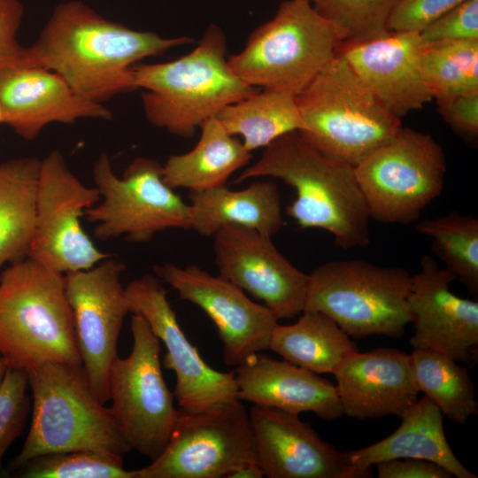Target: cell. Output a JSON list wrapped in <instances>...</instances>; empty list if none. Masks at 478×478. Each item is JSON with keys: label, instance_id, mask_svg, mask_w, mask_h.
<instances>
[{"label": "cell", "instance_id": "8d00e7d4", "mask_svg": "<svg viewBox=\"0 0 478 478\" xmlns=\"http://www.w3.org/2000/svg\"><path fill=\"white\" fill-rule=\"evenodd\" d=\"M466 0H397L388 19L389 32H420Z\"/></svg>", "mask_w": 478, "mask_h": 478}, {"label": "cell", "instance_id": "52a82bcc", "mask_svg": "<svg viewBox=\"0 0 478 478\" xmlns=\"http://www.w3.org/2000/svg\"><path fill=\"white\" fill-rule=\"evenodd\" d=\"M340 47L335 27L311 3L287 0L227 62L248 85L297 96Z\"/></svg>", "mask_w": 478, "mask_h": 478}, {"label": "cell", "instance_id": "6da1fadb", "mask_svg": "<svg viewBox=\"0 0 478 478\" xmlns=\"http://www.w3.org/2000/svg\"><path fill=\"white\" fill-rule=\"evenodd\" d=\"M193 39L164 38L106 19L79 1L58 4L16 62L60 75L80 96L101 103L136 89L133 67Z\"/></svg>", "mask_w": 478, "mask_h": 478}, {"label": "cell", "instance_id": "7a4b0ae2", "mask_svg": "<svg viewBox=\"0 0 478 478\" xmlns=\"http://www.w3.org/2000/svg\"><path fill=\"white\" fill-rule=\"evenodd\" d=\"M264 176L295 189L286 214L302 228L326 230L343 249L368 245L371 218L353 166L320 151L293 131L267 145L235 182Z\"/></svg>", "mask_w": 478, "mask_h": 478}, {"label": "cell", "instance_id": "277c9868", "mask_svg": "<svg viewBox=\"0 0 478 478\" xmlns=\"http://www.w3.org/2000/svg\"><path fill=\"white\" fill-rule=\"evenodd\" d=\"M0 355L8 368L27 372L81 365L64 274L28 257L0 272Z\"/></svg>", "mask_w": 478, "mask_h": 478}, {"label": "cell", "instance_id": "ffe728a7", "mask_svg": "<svg viewBox=\"0 0 478 478\" xmlns=\"http://www.w3.org/2000/svg\"><path fill=\"white\" fill-rule=\"evenodd\" d=\"M0 106L4 124L28 141L50 123L112 118L107 107L78 95L58 73L16 61L0 66Z\"/></svg>", "mask_w": 478, "mask_h": 478}, {"label": "cell", "instance_id": "44dd1931", "mask_svg": "<svg viewBox=\"0 0 478 478\" xmlns=\"http://www.w3.org/2000/svg\"><path fill=\"white\" fill-rule=\"evenodd\" d=\"M333 374L343 415L352 419L400 418L419 399L410 356L396 348L354 351Z\"/></svg>", "mask_w": 478, "mask_h": 478}, {"label": "cell", "instance_id": "ba28073f", "mask_svg": "<svg viewBox=\"0 0 478 478\" xmlns=\"http://www.w3.org/2000/svg\"><path fill=\"white\" fill-rule=\"evenodd\" d=\"M412 275L401 267L363 260L326 262L308 274L304 311H319L351 337H401L413 316Z\"/></svg>", "mask_w": 478, "mask_h": 478}, {"label": "cell", "instance_id": "d590c367", "mask_svg": "<svg viewBox=\"0 0 478 478\" xmlns=\"http://www.w3.org/2000/svg\"><path fill=\"white\" fill-rule=\"evenodd\" d=\"M420 33L424 44L478 40V0H466Z\"/></svg>", "mask_w": 478, "mask_h": 478}, {"label": "cell", "instance_id": "4dcf8cb0", "mask_svg": "<svg viewBox=\"0 0 478 478\" xmlns=\"http://www.w3.org/2000/svg\"><path fill=\"white\" fill-rule=\"evenodd\" d=\"M420 71L437 104L478 91V40L425 44Z\"/></svg>", "mask_w": 478, "mask_h": 478}, {"label": "cell", "instance_id": "74e56055", "mask_svg": "<svg viewBox=\"0 0 478 478\" xmlns=\"http://www.w3.org/2000/svg\"><path fill=\"white\" fill-rule=\"evenodd\" d=\"M446 122L459 134L474 137L478 134V91L459 95L439 104Z\"/></svg>", "mask_w": 478, "mask_h": 478}, {"label": "cell", "instance_id": "5b68a950", "mask_svg": "<svg viewBox=\"0 0 478 478\" xmlns=\"http://www.w3.org/2000/svg\"><path fill=\"white\" fill-rule=\"evenodd\" d=\"M27 373L32 420L9 471L51 452L95 451L124 457L132 451L110 407L91 390L81 365L47 363Z\"/></svg>", "mask_w": 478, "mask_h": 478}, {"label": "cell", "instance_id": "5bb4252c", "mask_svg": "<svg viewBox=\"0 0 478 478\" xmlns=\"http://www.w3.org/2000/svg\"><path fill=\"white\" fill-rule=\"evenodd\" d=\"M125 268L112 254L89 269L65 274L81 366L91 390L103 404L109 401V371L118 357L124 319L130 312L121 283Z\"/></svg>", "mask_w": 478, "mask_h": 478}, {"label": "cell", "instance_id": "ee69618b", "mask_svg": "<svg viewBox=\"0 0 478 478\" xmlns=\"http://www.w3.org/2000/svg\"><path fill=\"white\" fill-rule=\"evenodd\" d=\"M303 1H306V2H309V3L314 4H316V3H318V2H320V1H321V0H303Z\"/></svg>", "mask_w": 478, "mask_h": 478}, {"label": "cell", "instance_id": "7bdbcfd3", "mask_svg": "<svg viewBox=\"0 0 478 478\" xmlns=\"http://www.w3.org/2000/svg\"><path fill=\"white\" fill-rule=\"evenodd\" d=\"M1 123H4V115H3V112H2V109H1V106H0V124Z\"/></svg>", "mask_w": 478, "mask_h": 478}, {"label": "cell", "instance_id": "603a6c76", "mask_svg": "<svg viewBox=\"0 0 478 478\" xmlns=\"http://www.w3.org/2000/svg\"><path fill=\"white\" fill-rule=\"evenodd\" d=\"M234 372L240 401L298 415L313 412L324 420L343 415L335 385L285 359L259 352Z\"/></svg>", "mask_w": 478, "mask_h": 478}, {"label": "cell", "instance_id": "7c38bea8", "mask_svg": "<svg viewBox=\"0 0 478 478\" xmlns=\"http://www.w3.org/2000/svg\"><path fill=\"white\" fill-rule=\"evenodd\" d=\"M99 200L96 188L84 185L59 151L50 152L41 160L27 257L65 275L89 269L112 255L96 248L81 222Z\"/></svg>", "mask_w": 478, "mask_h": 478}, {"label": "cell", "instance_id": "9a60e30c", "mask_svg": "<svg viewBox=\"0 0 478 478\" xmlns=\"http://www.w3.org/2000/svg\"><path fill=\"white\" fill-rule=\"evenodd\" d=\"M125 289L130 312L140 314L166 349L162 362L175 374L173 395L181 409L212 412L239 400L235 372L215 370L201 358L181 330L157 275L143 274Z\"/></svg>", "mask_w": 478, "mask_h": 478}, {"label": "cell", "instance_id": "60d3db41", "mask_svg": "<svg viewBox=\"0 0 478 478\" xmlns=\"http://www.w3.org/2000/svg\"><path fill=\"white\" fill-rule=\"evenodd\" d=\"M263 471L257 461H248L233 472L228 474L226 478H262Z\"/></svg>", "mask_w": 478, "mask_h": 478}, {"label": "cell", "instance_id": "2e32d148", "mask_svg": "<svg viewBox=\"0 0 478 478\" xmlns=\"http://www.w3.org/2000/svg\"><path fill=\"white\" fill-rule=\"evenodd\" d=\"M153 271L181 299L201 308L213 321L223 345L225 365L237 366L269 348L278 320L235 283L196 265L181 267L166 262L154 266Z\"/></svg>", "mask_w": 478, "mask_h": 478}, {"label": "cell", "instance_id": "ab89813d", "mask_svg": "<svg viewBox=\"0 0 478 478\" xmlns=\"http://www.w3.org/2000/svg\"><path fill=\"white\" fill-rule=\"evenodd\" d=\"M379 478H452L448 470L435 462L413 458L384 460L375 464Z\"/></svg>", "mask_w": 478, "mask_h": 478}, {"label": "cell", "instance_id": "8992f818", "mask_svg": "<svg viewBox=\"0 0 478 478\" xmlns=\"http://www.w3.org/2000/svg\"><path fill=\"white\" fill-rule=\"evenodd\" d=\"M296 102L302 137L320 151L353 166L402 127L400 118L379 102L339 52Z\"/></svg>", "mask_w": 478, "mask_h": 478}, {"label": "cell", "instance_id": "e575fe53", "mask_svg": "<svg viewBox=\"0 0 478 478\" xmlns=\"http://www.w3.org/2000/svg\"><path fill=\"white\" fill-rule=\"evenodd\" d=\"M28 388L27 371L8 368L0 384V463L11 445L22 434L32 410Z\"/></svg>", "mask_w": 478, "mask_h": 478}, {"label": "cell", "instance_id": "7402d4cb", "mask_svg": "<svg viewBox=\"0 0 478 478\" xmlns=\"http://www.w3.org/2000/svg\"><path fill=\"white\" fill-rule=\"evenodd\" d=\"M424 46L419 32H390L381 38L342 46L338 52L379 102L401 118L433 99L420 71Z\"/></svg>", "mask_w": 478, "mask_h": 478}, {"label": "cell", "instance_id": "b9f144b4", "mask_svg": "<svg viewBox=\"0 0 478 478\" xmlns=\"http://www.w3.org/2000/svg\"><path fill=\"white\" fill-rule=\"evenodd\" d=\"M8 370L7 364L4 358L0 355V384L5 375L6 371Z\"/></svg>", "mask_w": 478, "mask_h": 478}, {"label": "cell", "instance_id": "d6986e66", "mask_svg": "<svg viewBox=\"0 0 478 478\" xmlns=\"http://www.w3.org/2000/svg\"><path fill=\"white\" fill-rule=\"evenodd\" d=\"M457 277L428 255L412 275L408 305L413 316V349H428L457 362L474 360L478 350V303L450 289Z\"/></svg>", "mask_w": 478, "mask_h": 478}, {"label": "cell", "instance_id": "83f0119b", "mask_svg": "<svg viewBox=\"0 0 478 478\" xmlns=\"http://www.w3.org/2000/svg\"><path fill=\"white\" fill-rule=\"evenodd\" d=\"M291 325L274 327L269 348L283 359L316 374H333L358 345L330 317L319 311H303Z\"/></svg>", "mask_w": 478, "mask_h": 478}, {"label": "cell", "instance_id": "8fae6325", "mask_svg": "<svg viewBox=\"0 0 478 478\" xmlns=\"http://www.w3.org/2000/svg\"><path fill=\"white\" fill-rule=\"evenodd\" d=\"M130 329L131 352L110 367V409L130 449L153 461L170 440L178 410L163 377L159 339L140 314L133 313Z\"/></svg>", "mask_w": 478, "mask_h": 478}, {"label": "cell", "instance_id": "3957f363", "mask_svg": "<svg viewBox=\"0 0 478 478\" xmlns=\"http://www.w3.org/2000/svg\"><path fill=\"white\" fill-rule=\"evenodd\" d=\"M224 33L210 25L197 47L173 61L134 66L136 89L146 91L142 102L147 120L183 138L215 117L225 106L258 89L229 67Z\"/></svg>", "mask_w": 478, "mask_h": 478}, {"label": "cell", "instance_id": "f546056e", "mask_svg": "<svg viewBox=\"0 0 478 478\" xmlns=\"http://www.w3.org/2000/svg\"><path fill=\"white\" fill-rule=\"evenodd\" d=\"M409 356L419 391L423 392L443 415L462 425L478 413L474 386L465 366L428 349H413Z\"/></svg>", "mask_w": 478, "mask_h": 478}, {"label": "cell", "instance_id": "cb8c5ba5", "mask_svg": "<svg viewBox=\"0 0 478 478\" xmlns=\"http://www.w3.org/2000/svg\"><path fill=\"white\" fill-rule=\"evenodd\" d=\"M443 414L424 395L400 418L399 427L382 440L344 452L352 466L362 469L401 458L422 459L436 463L454 477L477 478L453 453L444 433Z\"/></svg>", "mask_w": 478, "mask_h": 478}, {"label": "cell", "instance_id": "1f68e13d", "mask_svg": "<svg viewBox=\"0 0 478 478\" xmlns=\"http://www.w3.org/2000/svg\"><path fill=\"white\" fill-rule=\"evenodd\" d=\"M419 233L433 239V250L445 268L475 295L478 291V220L471 215L451 212L424 220L416 225Z\"/></svg>", "mask_w": 478, "mask_h": 478}, {"label": "cell", "instance_id": "d4e9b609", "mask_svg": "<svg viewBox=\"0 0 478 478\" xmlns=\"http://www.w3.org/2000/svg\"><path fill=\"white\" fill-rule=\"evenodd\" d=\"M188 197L191 229L204 236H213L224 226L239 225L272 237L284 224L278 187L271 181L238 190L223 185L189 191Z\"/></svg>", "mask_w": 478, "mask_h": 478}, {"label": "cell", "instance_id": "9c48e42d", "mask_svg": "<svg viewBox=\"0 0 478 478\" xmlns=\"http://www.w3.org/2000/svg\"><path fill=\"white\" fill-rule=\"evenodd\" d=\"M93 179L100 200L84 217L95 224L96 239L124 236L130 242L147 243L166 229L191 228L189 204L165 182L157 161L136 158L119 177L103 153L94 164Z\"/></svg>", "mask_w": 478, "mask_h": 478}, {"label": "cell", "instance_id": "836d02e7", "mask_svg": "<svg viewBox=\"0 0 478 478\" xmlns=\"http://www.w3.org/2000/svg\"><path fill=\"white\" fill-rule=\"evenodd\" d=\"M397 2V0H321L313 6L333 24L342 47L389 35L390 32L387 28V22Z\"/></svg>", "mask_w": 478, "mask_h": 478}, {"label": "cell", "instance_id": "f1b7e54d", "mask_svg": "<svg viewBox=\"0 0 478 478\" xmlns=\"http://www.w3.org/2000/svg\"><path fill=\"white\" fill-rule=\"evenodd\" d=\"M215 117L231 135H240L251 152L303 129L296 96L273 89L257 90L225 106Z\"/></svg>", "mask_w": 478, "mask_h": 478}, {"label": "cell", "instance_id": "e0dca14e", "mask_svg": "<svg viewBox=\"0 0 478 478\" xmlns=\"http://www.w3.org/2000/svg\"><path fill=\"white\" fill-rule=\"evenodd\" d=\"M213 237L220 275L263 301L278 320L304 311L308 274L278 251L271 236L246 227L227 225Z\"/></svg>", "mask_w": 478, "mask_h": 478}, {"label": "cell", "instance_id": "30bf717a", "mask_svg": "<svg viewBox=\"0 0 478 478\" xmlns=\"http://www.w3.org/2000/svg\"><path fill=\"white\" fill-rule=\"evenodd\" d=\"M354 167L370 218L390 224L417 220L441 194L447 169L432 136L403 126Z\"/></svg>", "mask_w": 478, "mask_h": 478}, {"label": "cell", "instance_id": "d6a6232c", "mask_svg": "<svg viewBox=\"0 0 478 478\" xmlns=\"http://www.w3.org/2000/svg\"><path fill=\"white\" fill-rule=\"evenodd\" d=\"M21 478H135L123 457L95 451H68L39 455L21 466Z\"/></svg>", "mask_w": 478, "mask_h": 478}, {"label": "cell", "instance_id": "ac0fdd59", "mask_svg": "<svg viewBox=\"0 0 478 478\" xmlns=\"http://www.w3.org/2000/svg\"><path fill=\"white\" fill-rule=\"evenodd\" d=\"M249 418L256 460L267 478L372 477V468L350 464L298 414L252 405Z\"/></svg>", "mask_w": 478, "mask_h": 478}, {"label": "cell", "instance_id": "4316f807", "mask_svg": "<svg viewBox=\"0 0 478 478\" xmlns=\"http://www.w3.org/2000/svg\"><path fill=\"white\" fill-rule=\"evenodd\" d=\"M40 166L35 157L0 163V272L28 256Z\"/></svg>", "mask_w": 478, "mask_h": 478}, {"label": "cell", "instance_id": "f35d334b", "mask_svg": "<svg viewBox=\"0 0 478 478\" xmlns=\"http://www.w3.org/2000/svg\"><path fill=\"white\" fill-rule=\"evenodd\" d=\"M23 15L19 0H0V66L20 58L24 48L17 35Z\"/></svg>", "mask_w": 478, "mask_h": 478}, {"label": "cell", "instance_id": "484cf974", "mask_svg": "<svg viewBox=\"0 0 478 478\" xmlns=\"http://www.w3.org/2000/svg\"><path fill=\"white\" fill-rule=\"evenodd\" d=\"M200 138L189 151L170 156L162 166L163 179L173 189L201 192L226 185L235 171L246 166L251 153L212 117L199 127Z\"/></svg>", "mask_w": 478, "mask_h": 478}, {"label": "cell", "instance_id": "4fadbf2b", "mask_svg": "<svg viewBox=\"0 0 478 478\" xmlns=\"http://www.w3.org/2000/svg\"><path fill=\"white\" fill-rule=\"evenodd\" d=\"M257 461L249 412L240 400L212 412L178 410L161 455L135 478H222L248 461Z\"/></svg>", "mask_w": 478, "mask_h": 478}]
</instances>
